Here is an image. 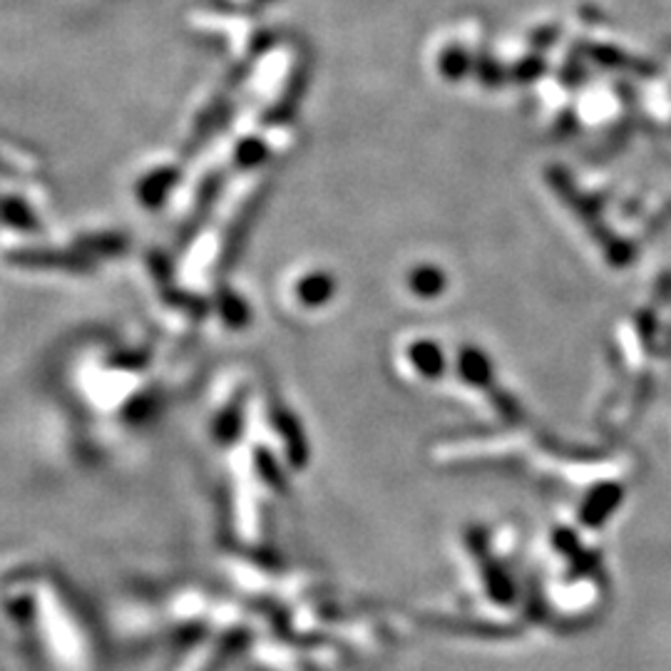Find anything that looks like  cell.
I'll return each mask as SVG.
<instances>
[{"label": "cell", "mask_w": 671, "mask_h": 671, "mask_svg": "<svg viewBox=\"0 0 671 671\" xmlns=\"http://www.w3.org/2000/svg\"><path fill=\"white\" fill-rule=\"evenodd\" d=\"M620 500H622V490L617 485L597 488L584 500L582 512H580L582 522H584V525H590V528L602 525V522L612 515L614 508L620 505Z\"/></svg>", "instance_id": "1"}, {"label": "cell", "mask_w": 671, "mask_h": 671, "mask_svg": "<svg viewBox=\"0 0 671 671\" xmlns=\"http://www.w3.org/2000/svg\"><path fill=\"white\" fill-rule=\"evenodd\" d=\"M485 580H488L490 597H495L498 602H510L512 600V594H515V590H512L510 577L505 572H502L500 568H495V564H492V568H488Z\"/></svg>", "instance_id": "2"}]
</instances>
